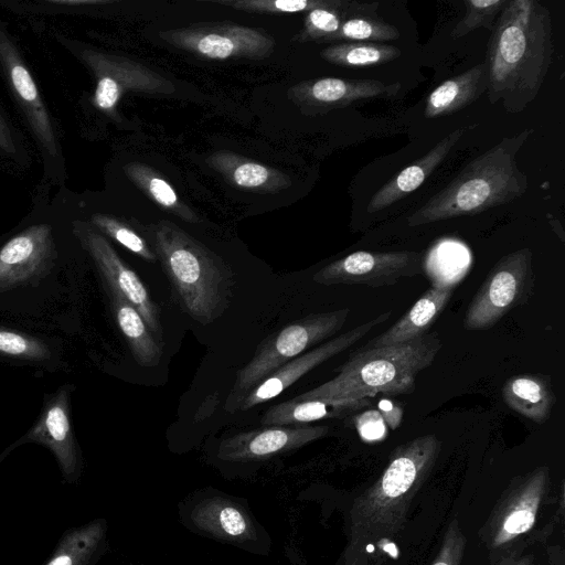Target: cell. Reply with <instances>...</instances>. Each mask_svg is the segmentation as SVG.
<instances>
[{
	"instance_id": "20",
	"label": "cell",
	"mask_w": 565,
	"mask_h": 565,
	"mask_svg": "<svg viewBox=\"0 0 565 565\" xmlns=\"http://www.w3.org/2000/svg\"><path fill=\"white\" fill-rule=\"evenodd\" d=\"M504 403L527 419L544 424L551 416L555 396L551 383L541 374H519L502 387Z\"/></svg>"
},
{
	"instance_id": "7",
	"label": "cell",
	"mask_w": 565,
	"mask_h": 565,
	"mask_svg": "<svg viewBox=\"0 0 565 565\" xmlns=\"http://www.w3.org/2000/svg\"><path fill=\"white\" fill-rule=\"evenodd\" d=\"M419 254L414 252L358 250L318 270L312 280L320 285L393 286L420 273Z\"/></svg>"
},
{
	"instance_id": "17",
	"label": "cell",
	"mask_w": 565,
	"mask_h": 565,
	"mask_svg": "<svg viewBox=\"0 0 565 565\" xmlns=\"http://www.w3.org/2000/svg\"><path fill=\"white\" fill-rule=\"evenodd\" d=\"M372 406L371 397L289 399L269 407L260 423L268 426L306 424L320 419L345 418Z\"/></svg>"
},
{
	"instance_id": "15",
	"label": "cell",
	"mask_w": 565,
	"mask_h": 565,
	"mask_svg": "<svg viewBox=\"0 0 565 565\" xmlns=\"http://www.w3.org/2000/svg\"><path fill=\"white\" fill-rule=\"evenodd\" d=\"M476 124L455 129L438 141L424 157L412 162L386 182L370 200L366 211L380 212L417 190L445 160L459 139Z\"/></svg>"
},
{
	"instance_id": "33",
	"label": "cell",
	"mask_w": 565,
	"mask_h": 565,
	"mask_svg": "<svg viewBox=\"0 0 565 565\" xmlns=\"http://www.w3.org/2000/svg\"><path fill=\"white\" fill-rule=\"evenodd\" d=\"M270 178V171L255 162L238 164L233 172L234 182L242 188H258L264 185Z\"/></svg>"
},
{
	"instance_id": "4",
	"label": "cell",
	"mask_w": 565,
	"mask_h": 565,
	"mask_svg": "<svg viewBox=\"0 0 565 565\" xmlns=\"http://www.w3.org/2000/svg\"><path fill=\"white\" fill-rule=\"evenodd\" d=\"M154 245L182 310L202 324L218 318L228 305L233 287L227 265L170 223L156 227Z\"/></svg>"
},
{
	"instance_id": "10",
	"label": "cell",
	"mask_w": 565,
	"mask_h": 565,
	"mask_svg": "<svg viewBox=\"0 0 565 565\" xmlns=\"http://www.w3.org/2000/svg\"><path fill=\"white\" fill-rule=\"evenodd\" d=\"M55 257L51 225L40 223L26 227L0 248V291L42 276Z\"/></svg>"
},
{
	"instance_id": "19",
	"label": "cell",
	"mask_w": 565,
	"mask_h": 565,
	"mask_svg": "<svg viewBox=\"0 0 565 565\" xmlns=\"http://www.w3.org/2000/svg\"><path fill=\"white\" fill-rule=\"evenodd\" d=\"M488 76L484 63L450 77L427 97L424 117L431 119L452 115L476 102L487 92Z\"/></svg>"
},
{
	"instance_id": "28",
	"label": "cell",
	"mask_w": 565,
	"mask_h": 565,
	"mask_svg": "<svg viewBox=\"0 0 565 565\" xmlns=\"http://www.w3.org/2000/svg\"><path fill=\"white\" fill-rule=\"evenodd\" d=\"M0 354L32 361L51 358L46 343L29 334L0 328Z\"/></svg>"
},
{
	"instance_id": "6",
	"label": "cell",
	"mask_w": 565,
	"mask_h": 565,
	"mask_svg": "<svg viewBox=\"0 0 565 565\" xmlns=\"http://www.w3.org/2000/svg\"><path fill=\"white\" fill-rule=\"evenodd\" d=\"M533 288L532 250L524 247L504 255L491 268L471 300L463 328L468 331L492 328L512 309L525 305Z\"/></svg>"
},
{
	"instance_id": "1",
	"label": "cell",
	"mask_w": 565,
	"mask_h": 565,
	"mask_svg": "<svg viewBox=\"0 0 565 565\" xmlns=\"http://www.w3.org/2000/svg\"><path fill=\"white\" fill-rule=\"evenodd\" d=\"M552 20L536 0H508L488 41L484 65L487 97L510 114L524 110L537 96L552 64Z\"/></svg>"
},
{
	"instance_id": "24",
	"label": "cell",
	"mask_w": 565,
	"mask_h": 565,
	"mask_svg": "<svg viewBox=\"0 0 565 565\" xmlns=\"http://www.w3.org/2000/svg\"><path fill=\"white\" fill-rule=\"evenodd\" d=\"M103 534L104 527L100 522L70 530L45 565H89Z\"/></svg>"
},
{
	"instance_id": "23",
	"label": "cell",
	"mask_w": 565,
	"mask_h": 565,
	"mask_svg": "<svg viewBox=\"0 0 565 565\" xmlns=\"http://www.w3.org/2000/svg\"><path fill=\"white\" fill-rule=\"evenodd\" d=\"M401 54L398 47L377 42H344L321 52L327 62L347 67L382 65L396 60Z\"/></svg>"
},
{
	"instance_id": "34",
	"label": "cell",
	"mask_w": 565,
	"mask_h": 565,
	"mask_svg": "<svg viewBox=\"0 0 565 565\" xmlns=\"http://www.w3.org/2000/svg\"><path fill=\"white\" fill-rule=\"evenodd\" d=\"M355 424L361 437L366 440H377L386 433L383 417L376 411L360 413L355 417Z\"/></svg>"
},
{
	"instance_id": "36",
	"label": "cell",
	"mask_w": 565,
	"mask_h": 565,
	"mask_svg": "<svg viewBox=\"0 0 565 565\" xmlns=\"http://www.w3.org/2000/svg\"><path fill=\"white\" fill-rule=\"evenodd\" d=\"M0 150L7 153H14L17 151L11 130L7 125L4 118L0 115Z\"/></svg>"
},
{
	"instance_id": "11",
	"label": "cell",
	"mask_w": 565,
	"mask_h": 565,
	"mask_svg": "<svg viewBox=\"0 0 565 565\" xmlns=\"http://www.w3.org/2000/svg\"><path fill=\"white\" fill-rule=\"evenodd\" d=\"M0 64L35 137L51 156H55L56 141L49 114L31 73L2 28H0Z\"/></svg>"
},
{
	"instance_id": "13",
	"label": "cell",
	"mask_w": 565,
	"mask_h": 565,
	"mask_svg": "<svg viewBox=\"0 0 565 565\" xmlns=\"http://www.w3.org/2000/svg\"><path fill=\"white\" fill-rule=\"evenodd\" d=\"M70 415V392L64 386L45 405L26 439L50 448L65 477L73 479L78 469V451Z\"/></svg>"
},
{
	"instance_id": "18",
	"label": "cell",
	"mask_w": 565,
	"mask_h": 565,
	"mask_svg": "<svg viewBox=\"0 0 565 565\" xmlns=\"http://www.w3.org/2000/svg\"><path fill=\"white\" fill-rule=\"evenodd\" d=\"M399 89V83L385 84L374 78L324 77L308 84L306 95L311 105L329 110L355 102L394 97Z\"/></svg>"
},
{
	"instance_id": "32",
	"label": "cell",
	"mask_w": 565,
	"mask_h": 565,
	"mask_svg": "<svg viewBox=\"0 0 565 565\" xmlns=\"http://www.w3.org/2000/svg\"><path fill=\"white\" fill-rule=\"evenodd\" d=\"M537 499L533 498L531 502L524 501L514 507L505 516L502 531L504 537H513L530 530L535 520Z\"/></svg>"
},
{
	"instance_id": "29",
	"label": "cell",
	"mask_w": 565,
	"mask_h": 565,
	"mask_svg": "<svg viewBox=\"0 0 565 565\" xmlns=\"http://www.w3.org/2000/svg\"><path fill=\"white\" fill-rule=\"evenodd\" d=\"M93 224L120 245L137 254L147 262H156L157 255L149 248L147 243L128 226L119 221L104 214H94Z\"/></svg>"
},
{
	"instance_id": "37",
	"label": "cell",
	"mask_w": 565,
	"mask_h": 565,
	"mask_svg": "<svg viewBox=\"0 0 565 565\" xmlns=\"http://www.w3.org/2000/svg\"><path fill=\"white\" fill-rule=\"evenodd\" d=\"M50 2L61 6H89L105 3V1L99 0H51Z\"/></svg>"
},
{
	"instance_id": "16",
	"label": "cell",
	"mask_w": 565,
	"mask_h": 565,
	"mask_svg": "<svg viewBox=\"0 0 565 565\" xmlns=\"http://www.w3.org/2000/svg\"><path fill=\"white\" fill-rule=\"evenodd\" d=\"M452 287L436 284L426 290L412 308L383 333L367 341L362 349H374L413 341L427 333L451 299Z\"/></svg>"
},
{
	"instance_id": "30",
	"label": "cell",
	"mask_w": 565,
	"mask_h": 565,
	"mask_svg": "<svg viewBox=\"0 0 565 565\" xmlns=\"http://www.w3.org/2000/svg\"><path fill=\"white\" fill-rule=\"evenodd\" d=\"M339 0H275V1H238L236 8L253 11L299 12L334 6Z\"/></svg>"
},
{
	"instance_id": "21",
	"label": "cell",
	"mask_w": 565,
	"mask_h": 565,
	"mask_svg": "<svg viewBox=\"0 0 565 565\" xmlns=\"http://www.w3.org/2000/svg\"><path fill=\"white\" fill-rule=\"evenodd\" d=\"M83 58L97 77L93 97L97 108L113 110L126 89L138 86L137 68L128 62L92 51L84 52Z\"/></svg>"
},
{
	"instance_id": "25",
	"label": "cell",
	"mask_w": 565,
	"mask_h": 565,
	"mask_svg": "<svg viewBox=\"0 0 565 565\" xmlns=\"http://www.w3.org/2000/svg\"><path fill=\"white\" fill-rule=\"evenodd\" d=\"M398 38L399 31L376 14H355L342 22L338 33L330 41L383 43Z\"/></svg>"
},
{
	"instance_id": "26",
	"label": "cell",
	"mask_w": 565,
	"mask_h": 565,
	"mask_svg": "<svg viewBox=\"0 0 565 565\" xmlns=\"http://www.w3.org/2000/svg\"><path fill=\"white\" fill-rule=\"evenodd\" d=\"M194 518L198 523L209 529H215L217 532L228 536H246L248 534V523L245 516L236 508L220 503L207 502Z\"/></svg>"
},
{
	"instance_id": "14",
	"label": "cell",
	"mask_w": 565,
	"mask_h": 565,
	"mask_svg": "<svg viewBox=\"0 0 565 565\" xmlns=\"http://www.w3.org/2000/svg\"><path fill=\"white\" fill-rule=\"evenodd\" d=\"M177 43L199 54L215 60L233 55H259L271 46L269 39L260 33L236 25H215L173 32Z\"/></svg>"
},
{
	"instance_id": "31",
	"label": "cell",
	"mask_w": 565,
	"mask_h": 565,
	"mask_svg": "<svg viewBox=\"0 0 565 565\" xmlns=\"http://www.w3.org/2000/svg\"><path fill=\"white\" fill-rule=\"evenodd\" d=\"M130 170L132 178L145 186L153 200L167 209L178 210V196L166 180L156 175H149L145 170H141V168H131Z\"/></svg>"
},
{
	"instance_id": "35",
	"label": "cell",
	"mask_w": 565,
	"mask_h": 565,
	"mask_svg": "<svg viewBox=\"0 0 565 565\" xmlns=\"http://www.w3.org/2000/svg\"><path fill=\"white\" fill-rule=\"evenodd\" d=\"M456 542L454 541V537H447L443 551L433 565H456L460 556L459 551H461L462 544L460 543L457 548H454Z\"/></svg>"
},
{
	"instance_id": "12",
	"label": "cell",
	"mask_w": 565,
	"mask_h": 565,
	"mask_svg": "<svg viewBox=\"0 0 565 565\" xmlns=\"http://www.w3.org/2000/svg\"><path fill=\"white\" fill-rule=\"evenodd\" d=\"M328 426H269L224 439L220 456L231 460L256 459L301 447L326 436Z\"/></svg>"
},
{
	"instance_id": "8",
	"label": "cell",
	"mask_w": 565,
	"mask_h": 565,
	"mask_svg": "<svg viewBox=\"0 0 565 565\" xmlns=\"http://www.w3.org/2000/svg\"><path fill=\"white\" fill-rule=\"evenodd\" d=\"M391 315L392 311L380 313L374 319L359 324L282 364L254 386L241 401L238 407L242 411H247L278 396L301 376L360 341L373 328L385 322Z\"/></svg>"
},
{
	"instance_id": "9",
	"label": "cell",
	"mask_w": 565,
	"mask_h": 565,
	"mask_svg": "<svg viewBox=\"0 0 565 565\" xmlns=\"http://www.w3.org/2000/svg\"><path fill=\"white\" fill-rule=\"evenodd\" d=\"M77 235L104 276L111 292L120 295L137 309L154 339L163 347L158 308L139 276L121 260L99 233L90 228L79 227Z\"/></svg>"
},
{
	"instance_id": "2",
	"label": "cell",
	"mask_w": 565,
	"mask_h": 565,
	"mask_svg": "<svg viewBox=\"0 0 565 565\" xmlns=\"http://www.w3.org/2000/svg\"><path fill=\"white\" fill-rule=\"evenodd\" d=\"M533 131L525 128L504 137L469 161L454 180L408 216L407 225L476 215L521 198L527 191L529 179L518 168L516 154Z\"/></svg>"
},
{
	"instance_id": "3",
	"label": "cell",
	"mask_w": 565,
	"mask_h": 565,
	"mask_svg": "<svg viewBox=\"0 0 565 565\" xmlns=\"http://www.w3.org/2000/svg\"><path fill=\"white\" fill-rule=\"evenodd\" d=\"M440 349L441 340L436 332L401 344L359 348L350 353L333 379L295 399L411 394L415 390L417 375L431 365Z\"/></svg>"
},
{
	"instance_id": "27",
	"label": "cell",
	"mask_w": 565,
	"mask_h": 565,
	"mask_svg": "<svg viewBox=\"0 0 565 565\" xmlns=\"http://www.w3.org/2000/svg\"><path fill=\"white\" fill-rule=\"evenodd\" d=\"M507 2L508 0H465V15L455 25L450 36L452 39L463 38L479 28L488 29L491 32Z\"/></svg>"
},
{
	"instance_id": "5",
	"label": "cell",
	"mask_w": 565,
	"mask_h": 565,
	"mask_svg": "<svg viewBox=\"0 0 565 565\" xmlns=\"http://www.w3.org/2000/svg\"><path fill=\"white\" fill-rule=\"evenodd\" d=\"M349 313V308L313 313L267 337L237 372L227 408L238 407L244 396L276 369L334 335L345 324Z\"/></svg>"
},
{
	"instance_id": "38",
	"label": "cell",
	"mask_w": 565,
	"mask_h": 565,
	"mask_svg": "<svg viewBox=\"0 0 565 565\" xmlns=\"http://www.w3.org/2000/svg\"><path fill=\"white\" fill-rule=\"evenodd\" d=\"M383 548L386 552H388L393 557L397 556V550H396V546L393 543H387Z\"/></svg>"
},
{
	"instance_id": "22",
	"label": "cell",
	"mask_w": 565,
	"mask_h": 565,
	"mask_svg": "<svg viewBox=\"0 0 565 565\" xmlns=\"http://www.w3.org/2000/svg\"><path fill=\"white\" fill-rule=\"evenodd\" d=\"M111 302L117 324L136 362L141 366H157L162 355V345L154 339L140 313L118 294L111 292Z\"/></svg>"
}]
</instances>
